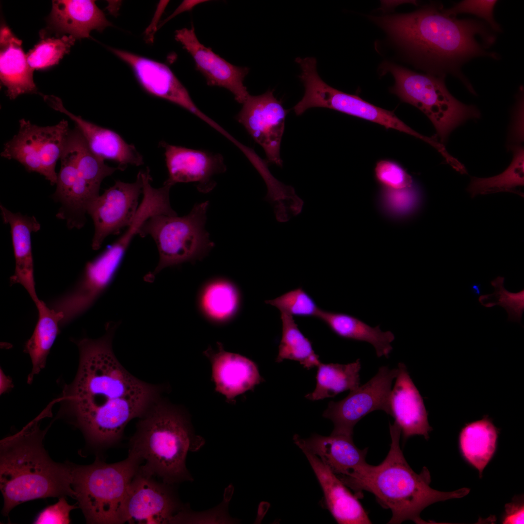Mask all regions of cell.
<instances>
[{"label":"cell","instance_id":"cell-1","mask_svg":"<svg viewBox=\"0 0 524 524\" xmlns=\"http://www.w3.org/2000/svg\"><path fill=\"white\" fill-rule=\"evenodd\" d=\"M373 19L417 66L435 76L452 74L474 95L475 92L460 71L461 66L476 57H497L487 51L490 45L479 41L491 45L495 41L484 23L458 19L440 5Z\"/></svg>","mask_w":524,"mask_h":524},{"label":"cell","instance_id":"cell-2","mask_svg":"<svg viewBox=\"0 0 524 524\" xmlns=\"http://www.w3.org/2000/svg\"><path fill=\"white\" fill-rule=\"evenodd\" d=\"M48 408L20 431L0 442V489L4 499L2 514L32 500L70 496L72 465L57 463L46 451L43 440L48 430L39 423L50 414Z\"/></svg>","mask_w":524,"mask_h":524},{"label":"cell","instance_id":"cell-3","mask_svg":"<svg viewBox=\"0 0 524 524\" xmlns=\"http://www.w3.org/2000/svg\"><path fill=\"white\" fill-rule=\"evenodd\" d=\"M114 334L108 329L98 339L74 341L79 351L78 369L73 381L63 388L58 415L76 427L118 398L159 389L134 377L121 365L112 348Z\"/></svg>","mask_w":524,"mask_h":524},{"label":"cell","instance_id":"cell-4","mask_svg":"<svg viewBox=\"0 0 524 524\" xmlns=\"http://www.w3.org/2000/svg\"><path fill=\"white\" fill-rule=\"evenodd\" d=\"M391 438L390 450L379 465L367 463L349 475L340 478L359 498L366 491L373 493L384 508L391 510L388 524L411 520L426 524L420 516L422 510L434 503L466 495L470 489L463 488L451 492L432 489L430 473L426 467L416 473L407 462L400 446L401 431L395 423L389 424Z\"/></svg>","mask_w":524,"mask_h":524},{"label":"cell","instance_id":"cell-5","mask_svg":"<svg viewBox=\"0 0 524 524\" xmlns=\"http://www.w3.org/2000/svg\"><path fill=\"white\" fill-rule=\"evenodd\" d=\"M139 418L129 450L141 458L140 469L169 484L192 481L186 457L202 441L187 415L157 398Z\"/></svg>","mask_w":524,"mask_h":524},{"label":"cell","instance_id":"cell-6","mask_svg":"<svg viewBox=\"0 0 524 524\" xmlns=\"http://www.w3.org/2000/svg\"><path fill=\"white\" fill-rule=\"evenodd\" d=\"M142 460L129 450L124 460L107 463L99 457L87 465L72 464V487L87 524H122L129 486Z\"/></svg>","mask_w":524,"mask_h":524},{"label":"cell","instance_id":"cell-7","mask_svg":"<svg viewBox=\"0 0 524 524\" xmlns=\"http://www.w3.org/2000/svg\"><path fill=\"white\" fill-rule=\"evenodd\" d=\"M381 67L394 78L391 92L427 116L442 143L455 128L469 119L481 116L475 106L460 102L449 93L443 77L420 74L389 62L383 63Z\"/></svg>","mask_w":524,"mask_h":524},{"label":"cell","instance_id":"cell-8","mask_svg":"<svg viewBox=\"0 0 524 524\" xmlns=\"http://www.w3.org/2000/svg\"><path fill=\"white\" fill-rule=\"evenodd\" d=\"M208 207V201L196 204L181 217L154 215L142 225L138 234L141 237L150 235L159 254L158 265L146 276L147 280L164 268L200 260L208 254L214 246L205 228Z\"/></svg>","mask_w":524,"mask_h":524},{"label":"cell","instance_id":"cell-9","mask_svg":"<svg viewBox=\"0 0 524 524\" xmlns=\"http://www.w3.org/2000/svg\"><path fill=\"white\" fill-rule=\"evenodd\" d=\"M297 63L302 70L299 77L305 87V94L294 107L296 115H301L311 108H327L406 133L426 142L428 141V137L411 129L392 112L375 106L358 96L339 91L325 83L317 73L315 58H300Z\"/></svg>","mask_w":524,"mask_h":524},{"label":"cell","instance_id":"cell-10","mask_svg":"<svg viewBox=\"0 0 524 524\" xmlns=\"http://www.w3.org/2000/svg\"><path fill=\"white\" fill-rule=\"evenodd\" d=\"M19 124L17 133L4 144L0 155L17 161L28 171L37 172L55 184L56 164L70 130L68 122L63 119L55 125L41 127L22 118Z\"/></svg>","mask_w":524,"mask_h":524},{"label":"cell","instance_id":"cell-11","mask_svg":"<svg viewBox=\"0 0 524 524\" xmlns=\"http://www.w3.org/2000/svg\"><path fill=\"white\" fill-rule=\"evenodd\" d=\"M155 478L139 467L127 491L123 524H174L178 515L187 509L174 485Z\"/></svg>","mask_w":524,"mask_h":524},{"label":"cell","instance_id":"cell-12","mask_svg":"<svg viewBox=\"0 0 524 524\" xmlns=\"http://www.w3.org/2000/svg\"><path fill=\"white\" fill-rule=\"evenodd\" d=\"M398 368L382 366L366 383L350 391L339 401H330L323 416L334 424L331 434L352 436L356 424L368 414L381 410L390 415V395Z\"/></svg>","mask_w":524,"mask_h":524},{"label":"cell","instance_id":"cell-13","mask_svg":"<svg viewBox=\"0 0 524 524\" xmlns=\"http://www.w3.org/2000/svg\"><path fill=\"white\" fill-rule=\"evenodd\" d=\"M142 191L143 181L139 172L135 182L116 180L91 204L87 213L94 224L93 249H98L107 236L118 234L131 224L138 210Z\"/></svg>","mask_w":524,"mask_h":524},{"label":"cell","instance_id":"cell-14","mask_svg":"<svg viewBox=\"0 0 524 524\" xmlns=\"http://www.w3.org/2000/svg\"><path fill=\"white\" fill-rule=\"evenodd\" d=\"M243 104L237 121L263 148L267 162L282 166L280 148L288 111L273 91L258 96L249 95Z\"/></svg>","mask_w":524,"mask_h":524},{"label":"cell","instance_id":"cell-15","mask_svg":"<svg viewBox=\"0 0 524 524\" xmlns=\"http://www.w3.org/2000/svg\"><path fill=\"white\" fill-rule=\"evenodd\" d=\"M122 260L108 247L86 264L76 286L55 300L51 307L63 313L61 326L70 322L92 306L111 283Z\"/></svg>","mask_w":524,"mask_h":524},{"label":"cell","instance_id":"cell-16","mask_svg":"<svg viewBox=\"0 0 524 524\" xmlns=\"http://www.w3.org/2000/svg\"><path fill=\"white\" fill-rule=\"evenodd\" d=\"M175 38L193 57L197 69L205 77L209 85L225 88L233 94L237 102L244 103L249 95L244 84L248 68L230 64L201 44L193 25L190 29L176 31Z\"/></svg>","mask_w":524,"mask_h":524},{"label":"cell","instance_id":"cell-17","mask_svg":"<svg viewBox=\"0 0 524 524\" xmlns=\"http://www.w3.org/2000/svg\"><path fill=\"white\" fill-rule=\"evenodd\" d=\"M164 148L168 178L164 182L171 186L179 182L197 183V189L207 193L215 186L212 180L226 170L220 154L188 148L161 142Z\"/></svg>","mask_w":524,"mask_h":524},{"label":"cell","instance_id":"cell-18","mask_svg":"<svg viewBox=\"0 0 524 524\" xmlns=\"http://www.w3.org/2000/svg\"><path fill=\"white\" fill-rule=\"evenodd\" d=\"M109 49L128 64L142 86L149 93L176 104L195 115L199 109L185 87L165 65L114 48Z\"/></svg>","mask_w":524,"mask_h":524},{"label":"cell","instance_id":"cell-19","mask_svg":"<svg viewBox=\"0 0 524 524\" xmlns=\"http://www.w3.org/2000/svg\"><path fill=\"white\" fill-rule=\"evenodd\" d=\"M398 373L390 395V415L401 429L404 441L415 435L427 440L432 430L423 399L403 362L397 366Z\"/></svg>","mask_w":524,"mask_h":524},{"label":"cell","instance_id":"cell-20","mask_svg":"<svg viewBox=\"0 0 524 524\" xmlns=\"http://www.w3.org/2000/svg\"><path fill=\"white\" fill-rule=\"evenodd\" d=\"M45 101L52 108L66 115L79 129L91 150L105 160L118 163L121 170L128 164L139 166L144 164L142 155L133 145L127 143L115 131L98 126L67 111L61 99L53 95H44Z\"/></svg>","mask_w":524,"mask_h":524},{"label":"cell","instance_id":"cell-21","mask_svg":"<svg viewBox=\"0 0 524 524\" xmlns=\"http://www.w3.org/2000/svg\"><path fill=\"white\" fill-rule=\"evenodd\" d=\"M217 344V351L209 347L204 354L211 363L216 391L225 396L228 401H232L263 380L253 361L224 350L220 343Z\"/></svg>","mask_w":524,"mask_h":524},{"label":"cell","instance_id":"cell-22","mask_svg":"<svg viewBox=\"0 0 524 524\" xmlns=\"http://www.w3.org/2000/svg\"><path fill=\"white\" fill-rule=\"evenodd\" d=\"M307 457L322 488L327 508L338 524H369L372 522L359 501L340 478L316 455L297 445Z\"/></svg>","mask_w":524,"mask_h":524},{"label":"cell","instance_id":"cell-23","mask_svg":"<svg viewBox=\"0 0 524 524\" xmlns=\"http://www.w3.org/2000/svg\"><path fill=\"white\" fill-rule=\"evenodd\" d=\"M293 440L297 445L305 447L318 456L338 477L348 475L367 463L368 448H358L352 436L315 434L304 439L295 435Z\"/></svg>","mask_w":524,"mask_h":524},{"label":"cell","instance_id":"cell-24","mask_svg":"<svg viewBox=\"0 0 524 524\" xmlns=\"http://www.w3.org/2000/svg\"><path fill=\"white\" fill-rule=\"evenodd\" d=\"M0 208L4 223L10 227L16 261L15 273L10 278L11 283L21 285L35 303L39 299L35 288L31 238L33 232L40 229V224L33 216L14 213L1 204Z\"/></svg>","mask_w":524,"mask_h":524},{"label":"cell","instance_id":"cell-25","mask_svg":"<svg viewBox=\"0 0 524 524\" xmlns=\"http://www.w3.org/2000/svg\"><path fill=\"white\" fill-rule=\"evenodd\" d=\"M48 22L58 35L68 33L75 39L89 37L92 30L102 32L112 26L91 0H53Z\"/></svg>","mask_w":524,"mask_h":524},{"label":"cell","instance_id":"cell-26","mask_svg":"<svg viewBox=\"0 0 524 524\" xmlns=\"http://www.w3.org/2000/svg\"><path fill=\"white\" fill-rule=\"evenodd\" d=\"M0 79L7 96L14 99L23 94L38 93L22 40L5 24L0 27Z\"/></svg>","mask_w":524,"mask_h":524},{"label":"cell","instance_id":"cell-27","mask_svg":"<svg viewBox=\"0 0 524 524\" xmlns=\"http://www.w3.org/2000/svg\"><path fill=\"white\" fill-rule=\"evenodd\" d=\"M337 335L344 339L365 342L374 347L377 357L388 358L395 339L390 331H382L379 326L372 327L355 316L320 310L317 317Z\"/></svg>","mask_w":524,"mask_h":524},{"label":"cell","instance_id":"cell-28","mask_svg":"<svg viewBox=\"0 0 524 524\" xmlns=\"http://www.w3.org/2000/svg\"><path fill=\"white\" fill-rule=\"evenodd\" d=\"M498 434L499 429L487 416L466 424L460 431V452L465 460L478 470L480 478L495 453Z\"/></svg>","mask_w":524,"mask_h":524},{"label":"cell","instance_id":"cell-29","mask_svg":"<svg viewBox=\"0 0 524 524\" xmlns=\"http://www.w3.org/2000/svg\"><path fill=\"white\" fill-rule=\"evenodd\" d=\"M38 319L33 333L26 342L24 351L28 354L32 363V369L27 382L32 383L35 375L46 366L50 350L60 333L59 326L64 317L63 313L47 306L40 299L35 303Z\"/></svg>","mask_w":524,"mask_h":524},{"label":"cell","instance_id":"cell-30","mask_svg":"<svg viewBox=\"0 0 524 524\" xmlns=\"http://www.w3.org/2000/svg\"><path fill=\"white\" fill-rule=\"evenodd\" d=\"M198 304L203 314L215 322L232 318L240 305V295L236 286L228 280L218 278L206 283L199 293Z\"/></svg>","mask_w":524,"mask_h":524},{"label":"cell","instance_id":"cell-31","mask_svg":"<svg viewBox=\"0 0 524 524\" xmlns=\"http://www.w3.org/2000/svg\"><path fill=\"white\" fill-rule=\"evenodd\" d=\"M317 367L316 386L305 397L311 401L333 397L345 391L353 390L360 386V360L346 364L320 363Z\"/></svg>","mask_w":524,"mask_h":524},{"label":"cell","instance_id":"cell-32","mask_svg":"<svg viewBox=\"0 0 524 524\" xmlns=\"http://www.w3.org/2000/svg\"><path fill=\"white\" fill-rule=\"evenodd\" d=\"M513 153L512 160L502 173L490 178H471L467 188L472 197L478 195L498 192H511L524 197L521 188L524 185V149L520 145L510 148Z\"/></svg>","mask_w":524,"mask_h":524},{"label":"cell","instance_id":"cell-33","mask_svg":"<svg viewBox=\"0 0 524 524\" xmlns=\"http://www.w3.org/2000/svg\"><path fill=\"white\" fill-rule=\"evenodd\" d=\"M280 318L282 337L276 361L281 362L286 359L295 360L308 370L317 367L321 363L319 356L314 352L311 342L298 328L293 316L280 312Z\"/></svg>","mask_w":524,"mask_h":524},{"label":"cell","instance_id":"cell-34","mask_svg":"<svg viewBox=\"0 0 524 524\" xmlns=\"http://www.w3.org/2000/svg\"><path fill=\"white\" fill-rule=\"evenodd\" d=\"M68 140L76 152L79 175L94 190L99 191L102 180L115 171L121 170L111 167L104 160L97 156L90 149L82 133L75 126L70 130Z\"/></svg>","mask_w":524,"mask_h":524},{"label":"cell","instance_id":"cell-35","mask_svg":"<svg viewBox=\"0 0 524 524\" xmlns=\"http://www.w3.org/2000/svg\"><path fill=\"white\" fill-rule=\"evenodd\" d=\"M40 34V40L26 55L28 64L33 70H44L57 65L69 52L76 39L71 35L47 37L42 32Z\"/></svg>","mask_w":524,"mask_h":524},{"label":"cell","instance_id":"cell-36","mask_svg":"<svg viewBox=\"0 0 524 524\" xmlns=\"http://www.w3.org/2000/svg\"><path fill=\"white\" fill-rule=\"evenodd\" d=\"M505 279L504 277L498 276L491 281L494 293L480 295L478 301L486 308L501 306L508 313L507 321L521 324L524 311V289L517 293L510 292L504 287Z\"/></svg>","mask_w":524,"mask_h":524},{"label":"cell","instance_id":"cell-37","mask_svg":"<svg viewBox=\"0 0 524 524\" xmlns=\"http://www.w3.org/2000/svg\"><path fill=\"white\" fill-rule=\"evenodd\" d=\"M265 302L278 308L280 312L292 316L317 317L320 310L311 297L302 288L292 290Z\"/></svg>","mask_w":524,"mask_h":524},{"label":"cell","instance_id":"cell-38","mask_svg":"<svg viewBox=\"0 0 524 524\" xmlns=\"http://www.w3.org/2000/svg\"><path fill=\"white\" fill-rule=\"evenodd\" d=\"M60 159L61 165L53 197L63 205L68 199L79 178L76 152L68 137Z\"/></svg>","mask_w":524,"mask_h":524},{"label":"cell","instance_id":"cell-39","mask_svg":"<svg viewBox=\"0 0 524 524\" xmlns=\"http://www.w3.org/2000/svg\"><path fill=\"white\" fill-rule=\"evenodd\" d=\"M375 174L378 180L389 189L400 190L412 186L411 176L394 162L380 161L376 165Z\"/></svg>","mask_w":524,"mask_h":524},{"label":"cell","instance_id":"cell-40","mask_svg":"<svg viewBox=\"0 0 524 524\" xmlns=\"http://www.w3.org/2000/svg\"><path fill=\"white\" fill-rule=\"evenodd\" d=\"M497 2L494 0H465L445 10L449 15L455 16L460 13L474 15L484 19L493 30L499 31V25L495 22L493 16V9Z\"/></svg>","mask_w":524,"mask_h":524},{"label":"cell","instance_id":"cell-41","mask_svg":"<svg viewBox=\"0 0 524 524\" xmlns=\"http://www.w3.org/2000/svg\"><path fill=\"white\" fill-rule=\"evenodd\" d=\"M75 505H69L65 497L59 498L55 504L48 506L37 516L34 524H67L70 522V512L76 508Z\"/></svg>","mask_w":524,"mask_h":524},{"label":"cell","instance_id":"cell-42","mask_svg":"<svg viewBox=\"0 0 524 524\" xmlns=\"http://www.w3.org/2000/svg\"><path fill=\"white\" fill-rule=\"evenodd\" d=\"M520 98L518 100L515 111L514 112L512 124L510 128L509 145L508 146L509 148L517 145H520V143L524 140L523 129L519 127L520 126L523 127L524 102L522 94Z\"/></svg>","mask_w":524,"mask_h":524},{"label":"cell","instance_id":"cell-43","mask_svg":"<svg viewBox=\"0 0 524 524\" xmlns=\"http://www.w3.org/2000/svg\"><path fill=\"white\" fill-rule=\"evenodd\" d=\"M524 503L517 500L505 506L503 524H524Z\"/></svg>","mask_w":524,"mask_h":524},{"label":"cell","instance_id":"cell-44","mask_svg":"<svg viewBox=\"0 0 524 524\" xmlns=\"http://www.w3.org/2000/svg\"><path fill=\"white\" fill-rule=\"evenodd\" d=\"M205 1H206V0H184L181 3V4L178 7V8L175 10V11L173 13V14L171 15L169 17H168V18H167L166 20H165V21L163 22L162 24H164L166 21L176 16L177 15L179 14L180 13L187 10H190L196 5L202 2H204Z\"/></svg>","mask_w":524,"mask_h":524},{"label":"cell","instance_id":"cell-45","mask_svg":"<svg viewBox=\"0 0 524 524\" xmlns=\"http://www.w3.org/2000/svg\"><path fill=\"white\" fill-rule=\"evenodd\" d=\"M470 290L472 293L476 296H480L482 293L481 285L479 283H474L470 286Z\"/></svg>","mask_w":524,"mask_h":524}]
</instances>
